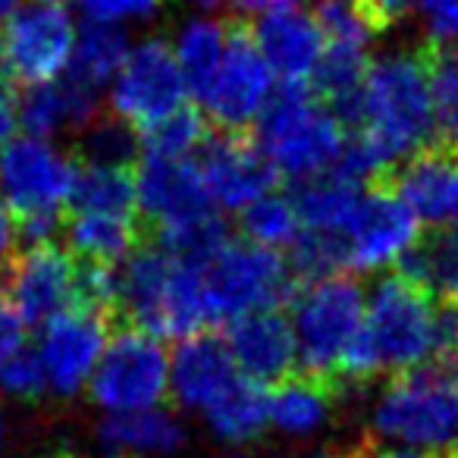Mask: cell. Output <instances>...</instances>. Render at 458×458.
<instances>
[{
    "label": "cell",
    "mask_w": 458,
    "mask_h": 458,
    "mask_svg": "<svg viewBox=\"0 0 458 458\" xmlns=\"http://www.w3.org/2000/svg\"><path fill=\"white\" fill-rule=\"evenodd\" d=\"M198 267L210 320H236L251 311H267L293 295V270L286 258L249 239H226Z\"/></svg>",
    "instance_id": "8"
},
{
    "label": "cell",
    "mask_w": 458,
    "mask_h": 458,
    "mask_svg": "<svg viewBox=\"0 0 458 458\" xmlns=\"http://www.w3.org/2000/svg\"><path fill=\"white\" fill-rule=\"evenodd\" d=\"M204 191L216 210H242L255 198L276 189L280 173L267 160V154L258 148V141L245 139L242 132H226L208 139L201 145L198 160Z\"/></svg>",
    "instance_id": "16"
},
{
    "label": "cell",
    "mask_w": 458,
    "mask_h": 458,
    "mask_svg": "<svg viewBox=\"0 0 458 458\" xmlns=\"http://www.w3.org/2000/svg\"><path fill=\"white\" fill-rule=\"evenodd\" d=\"M66 242H70L76 261L123 264L139 249V223L135 216L72 210L70 223H66Z\"/></svg>",
    "instance_id": "24"
},
{
    "label": "cell",
    "mask_w": 458,
    "mask_h": 458,
    "mask_svg": "<svg viewBox=\"0 0 458 458\" xmlns=\"http://www.w3.org/2000/svg\"><path fill=\"white\" fill-rule=\"evenodd\" d=\"M98 437L110 452L123 455H173L182 449V420L166 408H139V411L107 414L98 427Z\"/></svg>",
    "instance_id": "23"
},
{
    "label": "cell",
    "mask_w": 458,
    "mask_h": 458,
    "mask_svg": "<svg viewBox=\"0 0 458 458\" xmlns=\"http://www.w3.org/2000/svg\"><path fill=\"white\" fill-rule=\"evenodd\" d=\"M239 377L226 343L208 333L179 339L170 355V393L189 411H208Z\"/></svg>",
    "instance_id": "21"
},
{
    "label": "cell",
    "mask_w": 458,
    "mask_h": 458,
    "mask_svg": "<svg viewBox=\"0 0 458 458\" xmlns=\"http://www.w3.org/2000/svg\"><path fill=\"white\" fill-rule=\"evenodd\" d=\"M220 458H245V455H220Z\"/></svg>",
    "instance_id": "53"
},
{
    "label": "cell",
    "mask_w": 458,
    "mask_h": 458,
    "mask_svg": "<svg viewBox=\"0 0 458 458\" xmlns=\"http://www.w3.org/2000/svg\"><path fill=\"white\" fill-rule=\"evenodd\" d=\"M185 79L164 38H148L129 47L126 60L110 79V107L114 116L145 132L173 110L185 107Z\"/></svg>",
    "instance_id": "12"
},
{
    "label": "cell",
    "mask_w": 458,
    "mask_h": 458,
    "mask_svg": "<svg viewBox=\"0 0 458 458\" xmlns=\"http://www.w3.org/2000/svg\"><path fill=\"white\" fill-rule=\"evenodd\" d=\"M364 185L339 176L336 170H327L314 179L299 182V191L293 195L299 210L301 229L327 233V236H343L345 223L355 214V204L361 198Z\"/></svg>",
    "instance_id": "27"
},
{
    "label": "cell",
    "mask_w": 458,
    "mask_h": 458,
    "mask_svg": "<svg viewBox=\"0 0 458 458\" xmlns=\"http://www.w3.org/2000/svg\"><path fill=\"white\" fill-rule=\"evenodd\" d=\"M242 233L249 242L264 245V249H289L301 233L295 201L280 191L255 198L249 208H242Z\"/></svg>",
    "instance_id": "33"
},
{
    "label": "cell",
    "mask_w": 458,
    "mask_h": 458,
    "mask_svg": "<svg viewBox=\"0 0 458 458\" xmlns=\"http://www.w3.org/2000/svg\"><path fill=\"white\" fill-rule=\"evenodd\" d=\"M7 79H10L7 64H4V57H0V91H7Z\"/></svg>",
    "instance_id": "49"
},
{
    "label": "cell",
    "mask_w": 458,
    "mask_h": 458,
    "mask_svg": "<svg viewBox=\"0 0 458 458\" xmlns=\"http://www.w3.org/2000/svg\"><path fill=\"white\" fill-rule=\"evenodd\" d=\"M226 38H229V22L210 20V16H195V20H189L176 32V41L170 47L179 64V72L185 79L189 95L198 98L208 89L210 76H214L223 60V51H226Z\"/></svg>",
    "instance_id": "29"
},
{
    "label": "cell",
    "mask_w": 458,
    "mask_h": 458,
    "mask_svg": "<svg viewBox=\"0 0 458 458\" xmlns=\"http://www.w3.org/2000/svg\"><path fill=\"white\" fill-rule=\"evenodd\" d=\"M139 145L141 141L135 139V129L129 123L116 120V116L89 123V135L82 141L89 164H116V166H132Z\"/></svg>",
    "instance_id": "37"
},
{
    "label": "cell",
    "mask_w": 458,
    "mask_h": 458,
    "mask_svg": "<svg viewBox=\"0 0 458 458\" xmlns=\"http://www.w3.org/2000/svg\"><path fill=\"white\" fill-rule=\"evenodd\" d=\"M0 393L10 399H41L47 393V377L35 349H20L0 361Z\"/></svg>",
    "instance_id": "39"
},
{
    "label": "cell",
    "mask_w": 458,
    "mask_h": 458,
    "mask_svg": "<svg viewBox=\"0 0 458 458\" xmlns=\"http://www.w3.org/2000/svg\"><path fill=\"white\" fill-rule=\"evenodd\" d=\"M72 210H95V214L135 216L139 191H135V170L116 164L79 166L76 189H72Z\"/></svg>",
    "instance_id": "31"
},
{
    "label": "cell",
    "mask_w": 458,
    "mask_h": 458,
    "mask_svg": "<svg viewBox=\"0 0 458 458\" xmlns=\"http://www.w3.org/2000/svg\"><path fill=\"white\" fill-rule=\"evenodd\" d=\"M16 126H20V116H16V101L7 95V91H0V151L13 141Z\"/></svg>",
    "instance_id": "45"
},
{
    "label": "cell",
    "mask_w": 458,
    "mask_h": 458,
    "mask_svg": "<svg viewBox=\"0 0 458 458\" xmlns=\"http://www.w3.org/2000/svg\"><path fill=\"white\" fill-rule=\"evenodd\" d=\"M258 148L276 173L299 182L333 170L343 154L345 123L308 85H283L258 116Z\"/></svg>",
    "instance_id": "5"
},
{
    "label": "cell",
    "mask_w": 458,
    "mask_h": 458,
    "mask_svg": "<svg viewBox=\"0 0 458 458\" xmlns=\"http://www.w3.org/2000/svg\"><path fill=\"white\" fill-rule=\"evenodd\" d=\"M98 107H101V91H91L72 82L70 76H60L45 85H29V91L16 104V116L26 135L51 139L64 129H82L95 123Z\"/></svg>",
    "instance_id": "22"
},
{
    "label": "cell",
    "mask_w": 458,
    "mask_h": 458,
    "mask_svg": "<svg viewBox=\"0 0 458 458\" xmlns=\"http://www.w3.org/2000/svg\"><path fill=\"white\" fill-rule=\"evenodd\" d=\"M141 148L148 157L191 160V154L208 141V116L195 107H179L141 132Z\"/></svg>",
    "instance_id": "34"
},
{
    "label": "cell",
    "mask_w": 458,
    "mask_h": 458,
    "mask_svg": "<svg viewBox=\"0 0 458 458\" xmlns=\"http://www.w3.org/2000/svg\"><path fill=\"white\" fill-rule=\"evenodd\" d=\"M54 4H60V0H54Z\"/></svg>",
    "instance_id": "58"
},
{
    "label": "cell",
    "mask_w": 458,
    "mask_h": 458,
    "mask_svg": "<svg viewBox=\"0 0 458 458\" xmlns=\"http://www.w3.org/2000/svg\"><path fill=\"white\" fill-rule=\"evenodd\" d=\"M16 7H22V0H0V26H4L10 16H13Z\"/></svg>",
    "instance_id": "47"
},
{
    "label": "cell",
    "mask_w": 458,
    "mask_h": 458,
    "mask_svg": "<svg viewBox=\"0 0 458 458\" xmlns=\"http://www.w3.org/2000/svg\"><path fill=\"white\" fill-rule=\"evenodd\" d=\"M4 437H7V424H4V418H0V445H4Z\"/></svg>",
    "instance_id": "51"
},
{
    "label": "cell",
    "mask_w": 458,
    "mask_h": 458,
    "mask_svg": "<svg viewBox=\"0 0 458 458\" xmlns=\"http://www.w3.org/2000/svg\"><path fill=\"white\" fill-rule=\"evenodd\" d=\"M293 333L299 364L308 377L333 383L339 361L364 327V293L349 276L308 283L293 301Z\"/></svg>",
    "instance_id": "7"
},
{
    "label": "cell",
    "mask_w": 458,
    "mask_h": 458,
    "mask_svg": "<svg viewBox=\"0 0 458 458\" xmlns=\"http://www.w3.org/2000/svg\"><path fill=\"white\" fill-rule=\"evenodd\" d=\"M110 343V314L101 308L72 305L41 324L38 352L47 389L57 395H76L89 386L98 361Z\"/></svg>",
    "instance_id": "14"
},
{
    "label": "cell",
    "mask_w": 458,
    "mask_h": 458,
    "mask_svg": "<svg viewBox=\"0 0 458 458\" xmlns=\"http://www.w3.org/2000/svg\"><path fill=\"white\" fill-rule=\"evenodd\" d=\"M377 437L418 452H445L458 439V355L402 370L374 402Z\"/></svg>",
    "instance_id": "3"
},
{
    "label": "cell",
    "mask_w": 458,
    "mask_h": 458,
    "mask_svg": "<svg viewBox=\"0 0 458 458\" xmlns=\"http://www.w3.org/2000/svg\"><path fill=\"white\" fill-rule=\"evenodd\" d=\"M355 123L361 139L389 164L433 148L439 135L430 66L424 51H393L368 64Z\"/></svg>",
    "instance_id": "1"
},
{
    "label": "cell",
    "mask_w": 458,
    "mask_h": 458,
    "mask_svg": "<svg viewBox=\"0 0 458 458\" xmlns=\"http://www.w3.org/2000/svg\"><path fill=\"white\" fill-rule=\"evenodd\" d=\"M164 0H79V10L95 26H126V22H145L160 13Z\"/></svg>",
    "instance_id": "40"
},
{
    "label": "cell",
    "mask_w": 458,
    "mask_h": 458,
    "mask_svg": "<svg viewBox=\"0 0 458 458\" xmlns=\"http://www.w3.org/2000/svg\"><path fill=\"white\" fill-rule=\"evenodd\" d=\"M16 239H20V229H16V220L4 204H0V274L7 270V264L13 261L16 255Z\"/></svg>",
    "instance_id": "44"
},
{
    "label": "cell",
    "mask_w": 458,
    "mask_h": 458,
    "mask_svg": "<svg viewBox=\"0 0 458 458\" xmlns=\"http://www.w3.org/2000/svg\"><path fill=\"white\" fill-rule=\"evenodd\" d=\"M135 191H139V210L148 220H154L157 233L216 210L191 160H166L145 154L135 173Z\"/></svg>",
    "instance_id": "19"
},
{
    "label": "cell",
    "mask_w": 458,
    "mask_h": 458,
    "mask_svg": "<svg viewBox=\"0 0 458 458\" xmlns=\"http://www.w3.org/2000/svg\"><path fill=\"white\" fill-rule=\"evenodd\" d=\"M455 141H458V132H455Z\"/></svg>",
    "instance_id": "57"
},
{
    "label": "cell",
    "mask_w": 458,
    "mask_h": 458,
    "mask_svg": "<svg viewBox=\"0 0 458 458\" xmlns=\"http://www.w3.org/2000/svg\"><path fill=\"white\" fill-rule=\"evenodd\" d=\"M189 4L204 7V10H216V7H223V4H236V0H189Z\"/></svg>",
    "instance_id": "48"
},
{
    "label": "cell",
    "mask_w": 458,
    "mask_h": 458,
    "mask_svg": "<svg viewBox=\"0 0 458 458\" xmlns=\"http://www.w3.org/2000/svg\"><path fill=\"white\" fill-rule=\"evenodd\" d=\"M452 458H458V452H452Z\"/></svg>",
    "instance_id": "56"
},
{
    "label": "cell",
    "mask_w": 458,
    "mask_h": 458,
    "mask_svg": "<svg viewBox=\"0 0 458 458\" xmlns=\"http://www.w3.org/2000/svg\"><path fill=\"white\" fill-rule=\"evenodd\" d=\"M0 280L4 299L26 324H47L79 305V261L54 242L29 245L22 255H13Z\"/></svg>",
    "instance_id": "15"
},
{
    "label": "cell",
    "mask_w": 458,
    "mask_h": 458,
    "mask_svg": "<svg viewBox=\"0 0 458 458\" xmlns=\"http://www.w3.org/2000/svg\"><path fill=\"white\" fill-rule=\"evenodd\" d=\"M430 66V89L437 101L439 129L458 132V45H437L427 54Z\"/></svg>",
    "instance_id": "38"
},
{
    "label": "cell",
    "mask_w": 458,
    "mask_h": 458,
    "mask_svg": "<svg viewBox=\"0 0 458 458\" xmlns=\"http://www.w3.org/2000/svg\"><path fill=\"white\" fill-rule=\"evenodd\" d=\"M104 458H132V455H123V452H110V455H104Z\"/></svg>",
    "instance_id": "52"
},
{
    "label": "cell",
    "mask_w": 458,
    "mask_h": 458,
    "mask_svg": "<svg viewBox=\"0 0 458 458\" xmlns=\"http://www.w3.org/2000/svg\"><path fill=\"white\" fill-rule=\"evenodd\" d=\"M274 91V72L264 64L249 26L233 20L220 66L210 76L208 89L198 95L204 107L201 114L210 116L226 132H242V129L255 126Z\"/></svg>",
    "instance_id": "10"
},
{
    "label": "cell",
    "mask_w": 458,
    "mask_h": 458,
    "mask_svg": "<svg viewBox=\"0 0 458 458\" xmlns=\"http://www.w3.org/2000/svg\"><path fill=\"white\" fill-rule=\"evenodd\" d=\"M333 418V386L318 377H286L270 393V424L286 437H314Z\"/></svg>",
    "instance_id": "25"
},
{
    "label": "cell",
    "mask_w": 458,
    "mask_h": 458,
    "mask_svg": "<svg viewBox=\"0 0 458 458\" xmlns=\"http://www.w3.org/2000/svg\"><path fill=\"white\" fill-rule=\"evenodd\" d=\"M264 64L283 85H308L327 51V41L311 13L299 7H274L249 29Z\"/></svg>",
    "instance_id": "17"
},
{
    "label": "cell",
    "mask_w": 458,
    "mask_h": 458,
    "mask_svg": "<svg viewBox=\"0 0 458 458\" xmlns=\"http://www.w3.org/2000/svg\"><path fill=\"white\" fill-rule=\"evenodd\" d=\"M89 393L107 414L160 405L170 393V355L164 343L139 327L110 336L89 380Z\"/></svg>",
    "instance_id": "9"
},
{
    "label": "cell",
    "mask_w": 458,
    "mask_h": 458,
    "mask_svg": "<svg viewBox=\"0 0 458 458\" xmlns=\"http://www.w3.org/2000/svg\"><path fill=\"white\" fill-rule=\"evenodd\" d=\"M314 22L324 32L327 45H343V47H361L377 38V26L370 22L368 10L361 7V0H318L314 7Z\"/></svg>",
    "instance_id": "35"
},
{
    "label": "cell",
    "mask_w": 458,
    "mask_h": 458,
    "mask_svg": "<svg viewBox=\"0 0 458 458\" xmlns=\"http://www.w3.org/2000/svg\"><path fill=\"white\" fill-rule=\"evenodd\" d=\"M126 54H129V41L120 29L89 22L76 35V47H72L70 66H66L64 76H70L72 82L85 85L91 91H101L116 76Z\"/></svg>",
    "instance_id": "32"
},
{
    "label": "cell",
    "mask_w": 458,
    "mask_h": 458,
    "mask_svg": "<svg viewBox=\"0 0 458 458\" xmlns=\"http://www.w3.org/2000/svg\"><path fill=\"white\" fill-rule=\"evenodd\" d=\"M129 327L157 339H185L210 324L201 267L170 251L135 249L116 264V305Z\"/></svg>",
    "instance_id": "2"
},
{
    "label": "cell",
    "mask_w": 458,
    "mask_h": 458,
    "mask_svg": "<svg viewBox=\"0 0 458 458\" xmlns=\"http://www.w3.org/2000/svg\"><path fill=\"white\" fill-rule=\"evenodd\" d=\"M420 13L433 45H458V0H424Z\"/></svg>",
    "instance_id": "41"
},
{
    "label": "cell",
    "mask_w": 458,
    "mask_h": 458,
    "mask_svg": "<svg viewBox=\"0 0 458 458\" xmlns=\"http://www.w3.org/2000/svg\"><path fill=\"white\" fill-rule=\"evenodd\" d=\"M393 191L405 201L414 220L430 229L458 226V154L424 148L411 154L393 179Z\"/></svg>",
    "instance_id": "20"
},
{
    "label": "cell",
    "mask_w": 458,
    "mask_h": 458,
    "mask_svg": "<svg viewBox=\"0 0 458 458\" xmlns=\"http://www.w3.org/2000/svg\"><path fill=\"white\" fill-rule=\"evenodd\" d=\"M286 264H289V270H293V276H301V280H308V283L327 280V276H339V270L345 267L343 239L301 229L299 239L289 245Z\"/></svg>",
    "instance_id": "36"
},
{
    "label": "cell",
    "mask_w": 458,
    "mask_h": 458,
    "mask_svg": "<svg viewBox=\"0 0 458 458\" xmlns=\"http://www.w3.org/2000/svg\"><path fill=\"white\" fill-rule=\"evenodd\" d=\"M418 226L420 223L405 208V201L393 189L374 182V189L361 191L355 214L339 236L345 249V267L361 274L393 267L420 242Z\"/></svg>",
    "instance_id": "13"
},
{
    "label": "cell",
    "mask_w": 458,
    "mask_h": 458,
    "mask_svg": "<svg viewBox=\"0 0 458 458\" xmlns=\"http://www.w3.org/2000/svg\"><path fill=\"white\" fill-rule=\"evenodd\" d=\"M26 320L13 305L0 295V361H7L13 352L26 349Z\"/></svg>",
    "instance_id": "42"
},
{
    "label": "cell",
    "mask_w": 458,
    "mask_h": 458,
    "mask_svg": "<svg viewBox=\"0 0 458 458\" xmlns=\"http://www.w3.org/2000/svg\"><path fill=\"white\" fill-rule=\"evenodd\" d=\"M54 458H72V455H54Z\"/></svg>",
    "instance_id": "55"
},
{
    "label": "cell",
    "mask_w": 458,
    "mask_h": 458,
    "mask_svg": "<svg viewBox=\"0 0 458 458\" xmlns=\"http://www.w3.org/2000/svg\"><path fill=\"white\" fill-rule=\"evenodd\" d=\"M76 22L54 0L16 7L0 29V57L7 72L26 85L54 82L66 72L76 47Z\"/></svg>",
    "instance_id": "11"
},
{
    "label": "cell",
    "mask_w": 458,
    "mask_h": 458,
    "mask_svg": "<svg viewBox=\"0 0 458 458\" xmlns=\"http://www.w3.org/2000/svg\"><path fill=\"white\" fill-rule=\"evenodd\" d=\"M79 164L51 139L26 135L0 151V204L13 214L29 245L54 242L64 208L72 201Z\"/></svg>",
    "instance_id": "4"
},
{
    "label": "cell",
    "mask_w": 458,
    "mask_h": 458,
    "mask_svg": "<svg viewBox=\"0 0 458 458\" xmlns=\"http://www.w3.org/2000/svg\"><path fill=\"white\" fill-rule=\"evenodd\" d=\"M399 274L418 283L433 299L458 305V226L439 229L437 236L418 242L399 261Z\"/></svg>",
    "instance_id": "30"
},
{
    "label": "cell",
    "mask_w": 458,
    "mask_h": 458,
    "mask_svg": "<svg viewBox=\"0 0 458 458\" xmlns=\"http://www.w3.org/2000/svg\"><path fill=\"white\" fill-rule=\"evenodd\" d=\"M204 420L216 439L229 445H242L258 439L270 427V393L264 383L239 377L214 405L204 411Z\"/></svg>",
    "instance_id": "26"
},
{
    "label": "cell",
    "mask_w": 458,
    "mask_h": 458,
    "mask_svg": "<svg viewBox=\"0 0 458 458\" xmlns=\"http://www.w3.org/2000/svg\"><path fill=\"white\" fill-rule=\"evenodd\" d=\"M437 301L405 274L383 276L364 299V333L380 370H414L437 358Z\"/></svg>",
    "instance_id": "6"
},
{
    "label": "cell",
    "mask_w": 458,
    "mask_h": 458,
    "mask_svg": "<svg viewBox=\"0 0 458 458\" xmlns=\"http://www.w3.org/2000/svg\"><path fill=\"white\" fill-rule=\"evenodd\" d=\"M320 458H339V455H320Z\"/></svg>",
    "instance_id": "54"
},
{
    "label": "cell",
    "mask_w": 458,
    "mask_h": 458,
    "mask_svg": "<svg viewBox=\"0 0 458 458\" xmlns=\"http://www.w3.org/2000/svg\"><path fill=\"white\" fill-rule=\"evenodd\" d=\"M223 343L239 374L255 383H280L293 377V368L299 364L293 324L276 308L229 320V333Z\"/></svg>",
    "instance_id": "18"
},
{
    "label": "cell",
    "mask_w": 458,
    "mask_h": 458,
    "mask_svg": "<svg viewBox=\"0 0 458 458\" xmlns=\"http://www.w3.org/2000/svg\"><path fill=\"white\" fill-rule=\"evenodd\" d=\"M361 7L368 10L370 22L377 32H386L395 22H402L414 7H420V0H361Z\"/></svg>",
    "instance_id": "43"
},
{
    "label": "cell",
    "mask_w": 458,
    "mask_h": 458,
    "mask_svg": "<svg viewBox=\"0 0 458 458\" xmlns=\"http://www.w3.org/2000/svg\"><path fill=\"white\" fill-rule=\"evenodd\" d=\"M339 458H368V449H358V452H349V455H339Z\"/></svg>",
    "instance_id": "50"
},
{
    "label": "cell",
    "mask_w": 458,
    "mask_h": 458,
    "mask_svg": "<svg viewBox=\"0 0 458 458\" xmlns=\"http://www.w3.org/2000/svg\"><path fill=\"white\" fill-rule=\"evenodd\" d=\"M368 458H437L430 455V452H418V449H402V445H395V449H368Z\"/></svg>",
    "instance_id": "46"
},
{
    "label": "cell",
    "mask_w": 458,
    "mask_h": 458,
    "mask_svg": "<svg viewBox=\"0 0 458 458\" xmlns=\"http://www.w3.org/2000/svg\"><path fill=\"white\" fill-rule=\"evenodd\" d=\"M364 72H368V54L361 47L327 45L318 70L311 76V91L339 116L343 123H355L358 98H361Z\"/></svg>",
    "instance_id": "28"
}]
</instances>
